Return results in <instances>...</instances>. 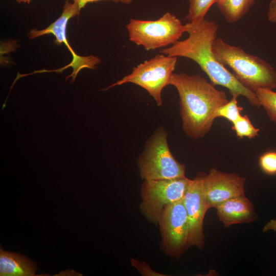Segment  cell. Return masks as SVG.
Listing matches in <instances>:
<instances>
[{"label": "cell", "instance_id": "5", "mask_svg": "<svg viewBox=\"0 0 276 276\" xmlns=\"http://www.w3.org/2000/svg\"><path fill=\"white\" fill-rule=\"evenodd\" d=\"M126 28L129 40L147 51L172 45L185 32V25L169 12L154 20L130 18Z\"/></svg>", "mask_w": 276, "mask_h": 276}, {"label": "cell", "instance_id": "9", "mask_svg": "<svg viewBox=\"0 0 276 276\" xmlns=\"http://www.w3.org/2000/svg\"><path fill=\"white\" fill-rule=\"evenodd\" d=\"M80 10L77 3L75 2L71 3L69 2V0H67L64 3L62 14L57 20L43 30H38L36 29L31 30L28 35L29 38L32 39L42 35L51 34L56 38L54 41L55 44L60 45L63 43L65 45L72 54V62L61 68L52 71L43 70V72L52 71L61 73L66 68L71 67L73 69V73L67 76L65 80L72 78V83L74 82L77 74L82 69L84 68L96 69L97 67L96 65L100 64L101 61L99 57L94 55L79 56L74 52L67 41L66 29L68 21L71 18L79 15Z\"/></svg>", "mask_w": 276, "mask_h": 276}, {"label": "cell", "instance_id": "16", "mask_svg": "<svg viewBox=\"0 0 276 276\" xmlns=\"http://www.w3.org/2000/svg\"><path fill=\"white\" fill-rule=\"evenodd\" d=\"M217 0H189L188 13L186 19L189 22H196L204 18L210 7Z\"/></svg>", "mask_w": 276, "mask_h": 276}, {"label": "cell", "instance_id": "4", "mask_svg": "<svg viewBox=\"0 0 276 276\" xmlns=\"http://www.w3.org/2000/svg\"><path fill=\"white\" fill-rule=\"evenodd\" d=\"M137 165L143 180L186 177L185 166L172 155L168 143V133L163 126L157 128L148 139Z\"/></svg>", "mask_w": 276, "mask_h": 276}, {"label": "cell", "instance_id": "19", "mask_svg": "<svg viewBox=\"0 0 276 276\" xmlns=\"http://www.w3.org/2000/svg\"><path fill=\"white\" fill-rule=\"evenodd\" d=\"M259 163L262 170L266 173L276 174V151H269L262 155Z\"/></svg>", "mask_w": 276, "mask_h": 276}, {"label": "cell", "instance_id": "2", "mask_svg": "<svg viewBox=\"0 0 276 276\" xmlns=\"http://www.w3.org/2000/svg\"><path fill=\"white\" fill-rule=\"evenodd\" d=\"M169 85L178 91L183 131L193 140L203 137L211 129L218 109L228 101L226 93L199 75L173 73Z\"/></svg>", "mask_w": 276, "mask_h": 276}, {"label": "cell", "instance_id": "23", "mask_svg": "<svg viewBox=\"0 0 276 276\" xmlns=\"http://www.w3.org/2000/svg\"><path fill=\"white\" fill-rule=\"evenodd\" d=\"M271 230L276 231V219L270 220L263 228V232H264Z\"/></svg>", "mask_w": 276, "mask_h": 276}, {"label": "cell", "instance_id": "21", "mask_svg": "<svg viewBox=\"0 0 276 276\" xmlns=\"http://www.w3.org/2000/svg\"><path fill=\"white\" fill-rule=\"evenodd\" d=\"M73 2L78 4L80 9L84 8L86 5L88 3L97 2L103 0H72ZM111 1L115 3H121L124 4H130L132 3L133 0H108Z\"/></svg>", "mask_w": 276, "mask_h": 276}, {"label": "cell", "instance_id": "17", "mask_svg": "<svg viewBox=\"0 0 276 276\" xmlns=\"http://www.w3.org/2000/svg\"><path fill=\"white\" fill-rule=\"evenodd\" d=\"M232 129L236 132L237 136L242 139L247 137L252 139L256 137L260 131L251 124L247 115L240 116L238 119L233 123Z\"/></svg>", "mask_w": 276, "mask_h": 276}, {"label": "cell", "instance_id": "11", "mask_svg": "<svg viewBox=\"0 0 276 276\" xmlns=\"http://www.w3.org/2000/svg\"><path fill=\"white\" fill-rule=\"evenodd\" d=\"M244 178L237 174L227 173L212 168L203 177V188L207 205L216 208L223 202L244 194Z\"/></svg>", "mask_w": 276, "mask_h": 276}, {"label": "cell", "instance_id": "15", "mask_svg": "<svg viewBox=\"0 0 276 276\" xmlns=\"http://www.w3.org/2000/svg\"><path fill=\"white\" fill-rule=\"evenodd\" d=\"M255 93L270 120L276 122V92L270 89L259 88Z\"/></svg>", "mask_w": 276, "mask_h": 276}, {"label": "cell", "instance_id": "1", "mask_svg": "<svg viewBox=\"0 0 276 276\" xmlns=\"http://www.w3.org/2000/svg\"><path fill=\"white\" fill-rule=\"evenodd\" d=\"M185 27L188 37L164 48L160 53L194 61L213 84L226 88L232 96L245 97L254 106H261L255 93L244 86L234 74L217 60L213 54L212 44L217 37L218 30L217 24L204 18L200 21L188 22Z\"/></svg>", "mask_w": 276, "mask_h": 276}, {"label": "cell", "instance_id": "14", "mask_svg": "<svg viewBox=\"0 0 276 276\" xmlns=\"http://www.w3.org/2000/svg\"><path fill=\"white\" fill-rule=\"evenodd\" d=\"M255 0H217L216 3L226 21L235 23L250 10Z\"/></svg>", "mask_w": 276, "mask_h": 276}, {"label": "cell", "instance_id": "10", "mask_svg": "<svg viewBox=\"0 0 276 276\" xmlns=\"http://www.w3.org/2000/svg\"><path fill=\"white\" fill-rule=\"evenodd\" d=\"M203 174H200L191 180L183 198L189 223L190 245L199 249H203L204 246L203 222L209 209L203 192Z\"/></svg>", "mask_w": 276, "mask_h": 276}, {"label": "cell", "instance_id": "3", "mask_svg": "<svg viewBox=\"0 0 276 276\" xmlns=\"http://www.w3.org/2000/svg\"><path fill=\"white\" fill-rule=\"evenodd\" d=\"M212 51L217 60L228 66L238 80L251 91L276 87V71L264 59L218 37L213 43Z\"/></svg>", "mask_w": 276, "mask_h": 276}, {"label": "cell", "instance_id": "12", "mask_svg": "<svg viewBox=\"0 0 276 276\" xmlns=\"http://www.w3.org/2000/svg\"><path fill=\"white\" fill-rule=\"evenodd\" d=\"M217 215L224 226L249 223L257 220L254 205L245 194L232 197L218 205Z\"/></svg>", "mask_w": 276, "mask_h": 276}, {"label": "cell", "instance_id": "22", "mask_svg": "<svg viewBox=\"0 0 276 276\" xmlns=\"http://www.w3.org/2000/svg\"><path fill=\"white\" fill-rule=\"evenodd\" d=\"M267 17L270 22L276 23V0H272L270 2Z\"/></svg>", "mask_w": 276, "mask_h": 276}, {"label": "cell", "instance_id": "6", "mask_svg": "<svg viewBox=\"0 0 276 276\" xmlns=\"http://www.w3.org/2000/svg\"><path fill=\"white\" fill-rule=\"evenodd\" d=\"M177 60V57L156 55L134 67L131 73L102 90L131 83L144 88L158 106L163 105L162 93L169 85Z\"/></svg>", "mask_w": 276, "mask_h": 276}, {"label": "cell", "instance_id": "7", "mask_svg": "<svg viewBox=\"0 0 276 276\" xmlns=\"http://www.w3.org/2000/svg\"><path fill=\"white\" fill-rule=\"evenodd\" d=\"M191 180L183 177L143 180L140 191L141 213L149 222L157 225L165 209L183 198Z\"/></svg>", "mask_w": 276, "mask_h": 276}, {"label": "cell", "instance_id": "13", "mask_svg": "<svg viewBox=\"0 0 276 276\" xmlns=\"http://www.w3.org/2000/svg\"><path fill=\"white\" fill-rule=\"evenodd\" d=\"M37 269L35 262L24 255L0 248L1 276H33Z\"/></svg>", "mask_w": 276, "mask_h": 276}, {"label": "cell", "instance_id": "8", "mask_svg": "<svg viewBox=\"0 0 276 276\" xmlns=\"http://www.w3.org/2000/svg\"><path fill=\"white\" fill-rule=\"evenodd\" d=\"M158 225L163 251L172 258H179L190 246L189 227L183 199L167 206Z\"/></svg>", "mask_w": 276, "mask_h": 276}, {"label": "cell", "instance_id": "18", "mask_svg": "<svg viewBox=\"0 0 276 276\" xmlns=\"http://www.w3.org/2000/svg\"><path fill=\"white\" fill-rule=\"evenodd\" d=\"M232 97L231 100L218 109L216 114V118L222 117L233 123L241 116L240 112L243 110V108L238 105V97L236 96H232Z\"/></svg>", "mask_w": 276, "mask_h": 276}, {"label": "cell", "instance_id": "24", "mask_svg": "<svg viewBox=\"0 0 276 276\" xmlns=\"http://www.w3.org/2000/svg\"><path fill=\"white\" fill-rule=\"evenodd\" d=\"M18 3H25L27 4H30L32 0H16Z\"/></svg>", "mask_w": 276, "mask_h": 276}, {"label": "cell", "instance_id": "20", "mask_svg": "<svg viewBox=\"0 0 276 276\" xmlns=\"http://www.w3.org/2000/svg\"><path fill=\"white\" fill-rule=\"evenodd\" d=\"M131 265L136 268L142 275L146 276H163L166 275L154 271L149 264L144 261H140L134 259H130Z\"/></svg>", "mask_w": 276, "mask_h": 276}]
</instances>
